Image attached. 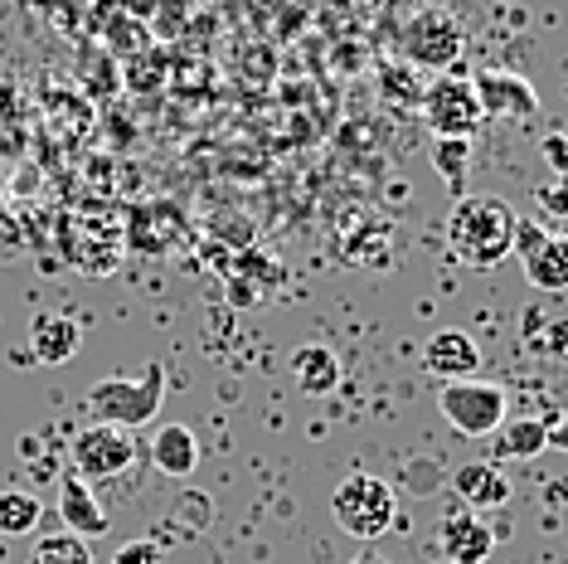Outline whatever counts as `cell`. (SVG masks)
Instances as JSON below:
<instances>
[{
	"instance_id": "obj_25",
	"label": "cell",
	"mask_w": 568,
	"mask_h": 564,
	"mask_svg": "<svg viewBox=\"0 0 568 564\" xmlns=\"http://www.w3.org/2000/svg\"><path fill=\"white\" fill-rule=\"evenodd\" d=\"M539 151H545V161H549L554 175H568V137L564 132H549L545 141H539Z\"/></svg>"
},
{
	"instance_id": "obj_15",
	"label": "cell",
	"mask_w": 568,
	"mask_h": 564,
	"mask_svg": "<svg viewBox=\"0 0 568 564\" xmlns=\"http://www.w3.org/2000/svg\"><path fill=\"white\" fill-rule=\"evenodd\" d=\"M452 486L467 511H500L510 502V477L500 472V463H462L452 472Z\"/></svg>"
},
{
	"instance_id": "obj_23",
	"label": "cell",
	"mask_w": 568,
	"mask_h": 564,
	"mask_svg": "<svg viewBox=\"0 0 568 564\" xmlns=\"http://www.w3.org/2000/svg\"><path fill=\"white\" fill-rule=\"evenodd\" d=\"M545 239H549V229H545V224H535V220H515V243H510V253H520V263H525Z\"/></svg>"
},
{
	"instance_id": "obj_17",
	"label": "cell",
	"mask_w": 568,
	"mask_h": 564,
	"mask_svg": "<svg viewBox=\"0 0 568 564\" xmlns=\"http://www.w3.org/2000/svg\"><path fill=\"white\" fill-rule=\"evenodd\" d=\"M525 278L539 292H568V234H549L525 259Z\"/></svg>"
},
{
	"instance_id": "obj_3",
	"label": "cell",
	"mask_w": 568,
	"mask_h": 564,
	"mask_svg": "<svg viewBox=\"0 0 568 564\" xmlns=\"http://www.w3.org/2000/svg\"><path fill=\"white\" fill-rule=\"evenodd\" d=\"M331 511L345 535L374 545L398 521V496H394V486L384 477H374V472H351V477L335 486Z\"/></svg>"
},
{
	"instance_id": "obj_5",
	"label": "cell",
	"mask_w": 568,
	"mask_h": 564,
	"mask_svg": "<svg viewBox=\"0 0 568 564\" xmlns=\"http://www.w3.org/2000/svg\"><path fill=\"white\" fill-rule=\"evenodd\" d=\"M467 49V24L452 16L447 6H428L408 20L404 30V54L418 63V69H433V73H452V63L462 59Z\"/></svg>"
},
{
	"instance_id": "obj_13",
	"label": "cell",
	"mask_w": 568,
	"mask_h": 564,
	"mask_svg": "<svg viewBox=\"0 0 568 564\" xmlns=\"http://www.w3.org/2000/svg\"><path fill=\"white\" fill-rule=\"evenodd\" d=\"M292 380H296V390H302L306 400H326V394L341 390L345 365H341V355H335L331 345L306 341V345H296L292 351Z\"/></svg>"
},
{
	"instance_id": "obj_6",
	"label": "cell",
	"mask_w": 568,
	"mask_h": 564,
	"mask_svg": "<svg viewBox=\"0 0 568 564\" xmlns=\"http://www.w3.org/2000/svg\"><path fill=\"white\" fill-rule=\"evenodd\" d=\"M423 122L433 127V137H462L471 141L481 132V102H476V88L467 73H437L423 93Z\"/></svg>"
},
{
	"instance_id": "obj_19",
	"label": "cell",
	"mask_w": 568,
	"mask_h": 564,
	"mask_svg": "<svg viewBox=\"0 0 568 564\" xmlns=\"http://www.w3.org/2000/svg\"><path fill=\"white\" fill-rule=\"evenodd\" d=\"M30 564H93V550L79 535L59 531V535H40L30 550Z\"/></svg>"
},
{
	"instance_id": "obj_27",
	"label": "cell",
	"mask_w": 568,
	"mask_h": 564,
	"mask_svg": "<svg viewBox=\"0 0 568 564\" xmlns=\"http://www.w3.org/2000/svg\"><path fill=\"white\" fill-rule=\"evenodd\" d=\"M351 564H389V560H384V555H379V550H365V555H355Z\"/></svg>"
},
{
	"instance_id": "obj_8",
	"label": "cell",
	"mask_w": 568,
	"mask_h": 564,
	"mask_svg": "<svg viewBox=\"0 0 568 564\" xmlns=\"http://www.w3.org/2000/svg\"><path fill=\"white\" fill-rule=\"evenodd\" d=\"M471 88H476V102H481V118H490V122H529V118H539L535 83L520 79V73H510V69L476 73Z\"/></svg>"
},
{
	"instance_id": "obj_24",
	"label": "cell",
	"mask_w": 568,
	"mask_h": 564,
	"mask_svg": "<svg viewBox=\"0 0 568 564\" xmlns=\"http://www.w3.org/2000/svg\"><path fill=\"white\" fill-rule=\"evenodd\" d=\"M161 545L156 541H126L118 555H112V564H161Z\"/></svg>"
},
{
	"instance_id": "obj_7",
	"label": "cell",
	"mask_w": 568,
	"mask_h": 564,
	"mask_svg": "<svg viewBox=\"0 0 568 564\" xmlns=\"http://www.w3.org/2000/svg\"><path fill=\"white\" fill-rule=\"evenodd\" d=\"M136 439L126 429H112V423H88V429L73 433L69 443V457H73V472L83 482H102V477H122L132 472L136 463Z\"/></svg>"
},
{
	"instance_id": "obj_18",
	"label": "cell",
	"mask_w": 568,
	"mask_h": 564,
	"mask_svg": "<svg viewBox=\"0 0 568 564\" xmlns=\"http://www.w3.org/2000/svg\"><path fill=\"white\" fill-rule=\"evenodd\" d=\"M40 516H44V506H40V496L34 492H16V486L0 492V535H6V541H24V535H34L40 531Z\"/></svg>"
},
{
	"instance_id": "obj_2",
	"label": "cell",
	"mask_w": 568,
	"mask_h": 564,
	"mask_svg": "<svg viewBox=\"0 0 568 564\" xmlns=\"http://www.w3.org/2000/svg\"><path fill=\"white\" fill-rule=\"evenodd\" d=\"M161 404H165V365L161 361H151L141 375H108L88 390V414H93V423H112V429H126V433L156 423Z\"/></svg>"
},
{
	"instance_id": "obj_9",
	"label": "cell",
	"mask_w": 568,
	"mask_h": 564,
	"mask_svg": "<svg viewBox=\"0 0 568 564\" xmlns=\"http://www.w3.org/2000/svg\"><path fill=\"white\" fill-rule=\"evenodd\" d=\"M423 370H428L433 380H476V370H481V345H476V336H467V331L457 326H443L433 331L428 341H423Z\"/></svg>"
},
{
	"instance_id": "obj_26",
	"label": "cell",
	"mask_w": 568,
	"mask_h": 564,
	"mask_svg": "<svg viewBox=\"0 0 568 564\" xmlns=\"http://www.w3.org/2000/svg\"><path fill=\"white\" fill-rule=\"evenodd\" d=\"M549 447H559V453H568V414H559L549 423Z\"/></svg>"
},
{
	"instance_id": "obj_16",
	"label": "cell",
	"mask_w": 568,
	"mask_h": 564,
	"mask_svg": "<svg viewBox=\"0 0 568 564\" xmlns=\"http://www.w3.org/2000/svg\"><path fill=\"white\" fill-rule=\"evenodd\" d=\"M549 447V423L545 419H506L490 433V463H525Z\"/></svg>"
},
{
	"instance_id": "obj_1",
	"label": "cell",
	"mask_w": 568,
	"mask_h": 564,
	"mask_svg": "<svg viewBox=\"0 0 568 564\" xmlns=\"http://www.w3.org/2000/svg\"><path fill=\"white\" fill-rule=\"evenodd\" d=\"M515 210L496 195H462L447 214V249L467 268H496L510 259Z\"/></svg>"
},
{
	"instance_id": "obj_21",
	"label": "cell",
	"mask_w": 568,
	"mask_h": 564,
	"mask_svg": "<svg viewBox=\"0 0 568 564\" xmlns=\"http://www.w3.org/2000/svg\"><path fill=\"white\" fill-rule=\"evenodd\" d=\"M535 351L554 365H568V316H554V322L535 331Z\"/></svg>"
},
{
	"instance_id": "obj_20",
	"label": "cell",
	"mask_w": 568,
	"mask_h": 564,
	"mask_svg": "<svg viewBox=\"0 0 568 564\" xmlns=\"http://www.w3.org/2000/svg\"><path fill=\"white\" fill-rule=\"evenodd\" d=\"M433 165H437V175H443L447 185H462V181H467V171H471V141H462V137H437Z\"/></svg>"
},
{
	"instance_id": "obj_14",
	"label": "cell",
	"mask_w": 568,
	"mask_h": 564,
	"mask_svg": "<svg viewBox=\"0 0 568 564\" xmlns=\"http://www.w3.org/2000/svg\"><path fill=\"white\" fill-rule=\"evenodd\" d=\"M437 545H443L447 564H486L490 550H496V535H490V525L476 516V511H457V516L443 521Z\"/></svg>"
},
{
	"instance_id": "obj_10",
	"label": "cell",
	"mask_w": 568,
	"mask_h": 564,
	"mask_svg": "<svg viewBox=\"0 0 568 564\" xmlns=\"http://www.w3.org/2000/svg\"><path fill=\"white\" fill-rule=\"evenodd\" d=\"M79 345H83V326H79V316H69V312H40L30 322V355H34V365H69L73 355H79Z\"/></svg>"
},
{
	"instance_id": "obj_12",
	"label": "cell",
	"mask_w": 568,
	"mask_h": 564,
	"mask_svg": "<svg viewBox=\"0 0 568 564\" xmlns=\"http://www.w3.org/2000/svg\"><path fill=\"white\" fill-rule=\"evenodd\" d=\"M59 516H63V531L79 535V541H93V535L108 531V511L93 496V486H88L79 472H63L59 477Z\"/></svg>"
},
{
	"instance_id": "obj_4",
	"label": "cell",
	"mask_w": 568,
	"mask_h": 564,
	"mask_svg": "<svg viewBox=\"0 0 568 564\" xmlns=\"http://www.w3.org/2000/svg\"><path fill=\"white\" fill-rule=\"evenodd\" d=\"M437 409L462 439H490L506 423V390L490 380H452L437 394Z\"/></svg>"
},
{
	"instance_id": "obj_11",
	"label": "cell",
	"mask_w": 568,
	"mask_h": 564,
	"mask_svg": "<svg viewBox=\"0 0 568 564\" xmlns=\"http://www.w3.org/2000/svg\"><path fill=\"white\" fill-rule=\"evenodd\" d=\"M146 453H151V467L171 482H185L190 472L200 467V439L190 423H161V429L151 433Z\"/></svg>"
},
{
	"instance_id": "obj_22",
	"label": "cell",
	"mask_w": 568,
	"mask_h": 564,
	"mask_svg": "<svg viewBox=\"0 0 568 564\" xmlns=\"http://www.w3.org/2000/svg\"><path fill=\"white\" fill-rule=\"evenodd\" d=\"M539 210H545L549 220H568V175H549V181L539 185Z\"/></svg>"
}]
</instances>
